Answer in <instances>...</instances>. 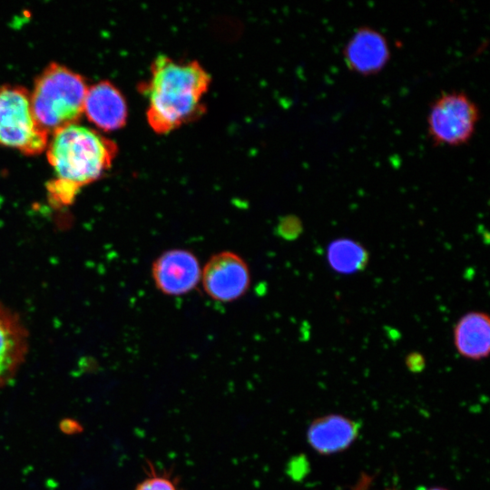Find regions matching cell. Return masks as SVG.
<instances>
[{
  "label": "cell",
  "instance_id": "1",
  "mask_svg": "<svg viewBox=\"0 0 490 490\" xmlns=\"http://www.w3.org/2000/svg\"><path fill=\"white\" fill-rule=\"evenodd\" d=\"M150 72L141 90L148 102L147 122L155 132L168 133L203 113L211 77L198 62L162 54L154 59Z\"/></svg>",
  "mask_w": 490,
  "mask_h": 490
},
{
  "label": "cell",
  "instance_id": "2",
  "mask_svg": "<svg viewBox=\"0 0 490 490\" xmlns=\"http://www.w3.org/2000/svg\"><path fill=\"white\" fill-rule=\"evenodd\" d=\"M116 143L99 132L77 123L53 134L46 156L55 177L47 182L54 207L72 203L82 187L98 180L112 166Z\"/></svg>",
  "mask_w": 490,
  "mask_h": 490
},
{
  "label": "cell",
  "instance_id": "3",
  "mask_svg": "<svg viewBox=\"0 0 490 490\" xmlns=\"http://www.w3.org/2000/svg\"><path fill=\"white\" fill-rule=\"evenodd\" d=\"M85 80L69 68L52 63L34 81L30 94L33 113L49 134L76 123L83 113Z\"/></svg>",
  "mask_w": 490,
  "mask_h": 490
},
{
  "label": "cell",
  "instance_id": "4",
  "mask_svg": "<svg viewBox=\"0 0 490 490\" xmlns=\"http://www.w3.org/2000/svg\"><path fill=\"white\" fill-rule=\"evenodd\" d=\"M47 144L48 133L34 118L28 91L21 86H1L0 145L35 155L46 150Z\"/></svg>",
  "mask_w": 490,
  "mask_h": 490
},
{
  "label": "cell",
  "instance_id": "5",
  "mask_svg": "<svg viewBox=\"0 0 490 490\" xmlns=\"http://www.w3.org/2000/svg\"><path fill=\"white\" fill-rule=\"evenodd\" d=\"M480 117L475 101L463 91L439 94L427 113V132L435 144L458 146L473 136Z\"/></svg>",
  "mask_w": 490,
  "mask_h": 490
},
{
  "label": "cell",
  "instance_id": "6",
  "mask_svg": "<svg viewBox=\"0 0 490 490\" xmlns=\"http://www.w3.org/2000/svg\"><path fill=\"white\" fill-rule=\"evenodd\" d=\"M201 282L205 293L220 302L241 298L250 285V273L246 261L230 250L212 255L201 270Z\"/></svg>",
  "mask_w": 490,
  "mask_h": 490
},
{
  "label": "cell",
  "instance_id": "7",
  "mask_svg": "<svg viewBox=\"0 0 490 490\" xmlns=\"http://www.w3.org/2000/svg\"><path fill=\"white\" fill-rule=\"evenodd\" d=\"M156 289L168 296L191 292L201 281V268L196 255L186 249H171L159 255L152 265Z\"/></svg>",
  "mask_w": 490,
  "mask_h": 490
},
{
  "label": "cell",
  "instance_id": "8",
  "mask_svg": "<svg viewBox=\"0 0 490 490\" xmlns=\"http://www.w3.org/2000/svg\"><path fill=\"white\" fill-rule=\"evenodd\" d=\"M346 65L353 72L369 75L380 72L390 58V46L379 30L364 25L357 28L343 48Z\"/></svg>",
  "mask_w": 490,
  "mask_h": 490
},
{
  "label": "cell",
  "instance_id": "9",
  "mask_svg": "<svg viewBox=\"0 0 490 490\" xmlns=\"http://www.w3.org/2000/svg\"><path fill=\"white\" fill-rule=\"evenodd\" d=\"M83 113L99 129L110 132L125 125L128 108L120 90L103 80L87 88Z\"/></svg>",
  "mask_w": 490,
  "mask_h": 490
},
{
  "label": "cell",
  "instance_id": "10",
  "mask_svg": "<svg viewBox=\"0 0 490 490\" xmlns=\"http://www.w3.org/2000/svg\"><path fill=\"white\" fill-rule=\"evenodd\" d=\"M28 336L18 317L0 303V387L8 384L25 359Z\"/></svg>",
  "mask_w": 490,
  "mask_h": 490
},
{
  "label": "cell",
  "instance_id": "11",
  "mask_svg": "<svg viewBox=\"0 0 490 490\" xmlns=\"http://www.w3.org/2000/svg\"><path fill=\"white\" fill-rule=\"evenodd\" d=\"M358 425L341 415H328L315 419L308 429L311 447L322 455L348 448L358 436Z\"/></svg>",
  "mask_w": 490,
  "mask_h": 490
},
{
  "label": "cell",
  "instance_id": "12",
  "mask_svg": "<svg viewBox=\"0 0 490 490\" xmlns=\"http://www.w3.org/2000/svg\"><path fill=\"white\" fill-rule=\"evenodd\" d=\"M454 345L464 358L480 360L490 352V318L483 311L464 314L454 327Z\"/></svg>",
  "mask_w": 490,
  "mask_h": 490
},
{
  "label": "cell",
  "instance_id": "13",
  "mask_svg": "<svg viewBox=\"0 0 490 490\" xmlns=\"http://www.w3.org/2000/svg\"><path fill=\"white\" fill-rule=\"evenodd\" d=\"M326 257L332 270L338 274L349 275L364 270L369 255L367 249L358 240L339 238L328 244Z\"/></svg>",
  "mask_w": 490,
  "mask_h": 490
},
{
  "label": "cell",
  "instance_id": "14",
  "mask_svg": "<svg viewBox=\"0 0 490 490\" xmlns=\"http://www.w3.org/2000/svg\"><path fill=\"white\" fill-rule=\"evenodd\" d=\"M134 490H183L178 477L171 471L149 462L145 476Z\"/></svg>",
  "mask_w": 490,
  "mask_h": 490
},
{
  "label": "cell",
  "instance_id": "15",
  "mask_svg": "<svg viewBox=\"0 0 490 490\" xmlns=\"http://www.w3.org/2000/svg\"><path fill=\"white\" fill-rule=\"evenodd\" d=\"M407 365L410 369H418L424 365V358L417 353L411 354L407 359Z\"/></svg>",
  "mask_w": 490,
  "mask_h": 490
},
{
  "label": "cell",
  "instance_id": "16",
  "mask_svg": "<svg viewBox=\"0 0 490 490\" xmlns=\"http://www.w3.org/2000/svg\"><path fill=\"white\" fill-rule=\"evenodd\" d=\"M371 477L363 475L357 485L352 490H368L371 484Z\"/></svg>",
  "mask_w": 490,
  "mask_h": 490
},
{
  "label": "cell",
  "instance_id": "17",
  "mask_svg": "<svg viewBox=\"0 0 490 490\" xmlns=\"http://www.w3.org/2000/svg\"><path fill=\"white\" fill-rule=\"evenodd\" d=\"M426 490H447V489H445V488H442V487H432V488H428V489H426Z\"/></svg>",
  "mask_w": 490,
  "mask_h": 490
}]
</instances>
